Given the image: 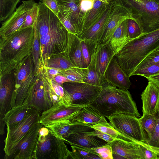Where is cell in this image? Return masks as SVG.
I'll list each match as a JSON object with an SVG mask.
<instances>
[{
	"label": "cell",
	"instance_id": "54",
	"mask_svg": "<svg viewBox=\"0 0 159 159\" xmlns=\"http://www.w3.org/2000/svg\"><path fill=\"white\" fill-rule=\"evenodd\" d=\"M156 2L159 4V0H154Z\"/></svg>",
	"mask_w": 159,
	"mask_h": 159
},
{
	"label": "cell",
	"instance_id": "36",
	"mask_svg": "<svg viewBox=\"0 0 159 159\" xmlns=\"http://www.w3.org/2000/svg\"><path fill=\"white\" fill-rule=\"evenodd\" d=\"M91 127L94 129L98 130L109 135L114 139L120 138L129 141L136 140L120 133L112 127L109 122L97 124L93 125Z\"/></svg>",
	"mask_w": 159,
	"mask_h": 159
},
{
	"label": "cell",
	"instance_id": "20",
	"mask_svg": "<svg viewBox=\"0 0 159 159\" xmlns=\"http://www.w3.org/2000/svg\"><path fill=\"white\" fill-rule=\"evenodd\" d=\"M114 56L108 43L97 45L95 51V63L98 78L102 86L105 71Z\"/></svg>",
	"mask_w": 159,
	"mask_h": 159
},
{
	"label": "cell",
	"instance_id": "29",
	"mask_svg": "<svg viewBox=\"0 0 159 159\" xmlns=\"http://www.w3.org/2000/svg\"><path fill=\"white\" fill-rule=\"evenodd\" d=\"M70 60L76 67L81 68H87L83 58L81 46V39L75 35L69 53Z\"/></svg>",
	"mask_w": 159,
	"mask_h": 159
},
{
	"label": "cell",
	"instance_id": "40",
	"mask_svg": "<svg viewBox=\"0 0 159 159\" xmlns=\"http://www.w3.org/2000/svg\"><path fill=\"white\" fill-rule=\"evenodd\" d=\"M159 62V48L148 55L138 66L135 70L140 69Z\"/></svg>",
	"mask_w": 159,
	"mask_h": 159
},
{
	"label": "cell",
	"instance_id": "1",
	"mask_svg": "<svg viewBox=\"0 0 159 159\" xmlns=\"http://www.w3.org/2000/svg\"><path fill=\"white\" fill-rule=\"evenodd\" d=\"M34 23L40 39L43 68L46 66L52 57L62 56L70 59L69 53L75 34L69 33L58 16L42 2Z\"/></svg>",
	"mask_w": 159,
	"mask_h": 159
},
{
	"label": "cell",
	"instance_id": "46",
	"mask_svg": "<svg viewBox=\"0 0 159 159\" xmlns=\"http://www.w3.org/2000/svg\"><path fill=\"white\" fill-rule=\"evenodd\" d=\"M154 131L151 137L145 143L156 149H159V116Z\"/></svg>",
	"mask_w": 159,
	"mask_h": 159
},
{
	"label": "cell",
	"instance_id": "48",
	"mask_svg": "<svg viewBox=\"0 0 159 159\" xmlns=\"http://www.w3.org/2000/svg\"><path fill=\"white\" fill-rule=\"evenodd\" d=\"M85 133L88 135L97 136L104 140L108 143H111L115 139L109 135L96 129H94V130L92 132H86Z\"/></svg>",
	"mask_w": 159,
	"mask_h": 159
},
{
	"label": "cell",
	"instance_id": "13",
	"mask_svg": "<svg viewBox=\"0 0 159 159\" xmlns=\"http://www.w3.org/2000/svg\"><path fill=\"white\" fill-rule=\"evenodd\" d=\"M23 103L27 104L41 113L53 105L48 94L41 71L36 74L34 84Z\"/></svg>",
	"mask_w": 159,
	"mask_h": 159
},
{
	"label": "cell",
	"instance_id": "45",
	"mask_svg": "<svg viewBox=\"0 0 159 159\" xmlns=\"http://www.w3.org/2000/svg\"><path fill=\"white\" fill-rule=\"evenodd\" d=\"M140 146L143 152V159H158L159 149L151 147L144 142L141 143Z\"/></svg>",
	"mask_w": 159,
	"mask_h": 159
},
{
	"label": "cell",
	"instance_id": "14",
	"mask_svg": "<svg viewBox=\"0 0 159 159\" xmlns=\"http://www.w3.org/2000/svg\"><path fill=\"white\" fill-rule=\"evenodd\" d=\"M15 81L14 70L0 75V134L5 133V124L3 119L11 109V103Z\"/></svg>",
	"mask_w": 159,
	"mask_h": 159
},
{
	"label": "cell",
	"instance_id": "56",
	"mask_svg": "<svg viewBox=\"0 0 159 159\" xmlns=\"http://www.w3.org/2000/svg\"><path fill=\"white\" fill-rule=\"evenodd\" d=\"M158 116H159V112L158 114Z\"/></svg>",
	"mask_w": 159,
	"mask_h": 159
},
{
	"label": "cell",
	"instance_id": "52",
	"mask_svg": "<svg viewBox=\"0 0 159 159\" xmlns=\"http://www.w3.org/2000/svg\"><path fill=\"white\" fill-rule=\"evenodd\" d=\"M148 81H150L159 88V73L146 78Z\"/></svg>",
	"mask_w": 159,
	"mask_h": 159
},
{
	"label": "cell",
	"instance_id": "2",
	"mask_svg": "<svg viewBox=\"0 0 159 159\" xmlns=\"http://www.w3.org/2000/svg\"><path fill=\"white\" fill-rule=\"evenodd\" d=\"M34 36L33 25L0 39V75L14 70L32 54Z\"/></svg>",
	"mask_w": 159,
	"mask_h": 159
},
{
	"label": "cell",
	"instance_id": "16",
	"mask_svg": "<svg viewBox=\"0 0 159 159\" xmlns=\"http://www.w3.org/2000/svg\"><path fill=\"white\" fill-rule=\"evenodd\" d=\"M142 142L120 138L115 139L109 143L113 159H143L140 146Z\"/></svg>",
	"mask_w": 159,
	"mask_h": 159
},
{
	"label": "cell",
	"instance_id": "44",
	"mask_svg": "<svg viewBox=\"0 0 159 159\" xmlns=\"http://www.w3.org/2000/svg\"><path fill=\"white\" fill-rule=\"evenodd\" d=\"M91 149L98 154L101 159H113L111 147L109 143L101 147Z\"/></svg>",
	"mask_w": 159,
	"mask_h": 159
},
{
	"label": "cell",
	"instance_id": "28",
	"mask_svg": "<svg viewBox=\"0 0 159 159\" xmlns=\"http://www.w3.org/2000/svg\"><path fill=\"white\" fill-rule=\"evenodd\" d=\"M31 107L27 104L23 103L12 108L5 115L3 122L7 126L17 123L23 119Z\"/></svg>",
	"mask_w": 159,
	"mask_h": 159
},
{
	"label": "cell",
	"instance_id": "9",
	"mask_svg": "<svg viewBox=\"0 0 159 159\" xmlns=\"http://www.w3.org/2000/svg\"><path fill=\"white\" fill-rule=\"evenodd\" d=\"M116 130L126 136L145 143L147 139L139 119L130 115L119 113L107 117Z\"/></svg>",
	"mask_w": 159,
	"mask_h": 159
},
{
	"label": "cell",
	"instance_id": "31",
	"mask_svg": "<svg viewBox=\"0 0 159 159\" xmlns=\"http://www.w3.org/2000/svg\"><path fill=\"white\" fill-rule=\"evenodd\" d=\"M34 36L32 55L36 74H39L43 69L41 61V50L39 36L38 30L34 22L33 25Z\"/></svg>",
	"mask_w": 159,
	"mask_h": 159
},
{
	"label": "cell",
	"instance_id": "11",
	"mask_svg": "<svg viewBox=\"0 0 159 159\" xmlns=\"http://www.w3.org/2000/svg\"><path fill=\"white\" fill-rule=\"evenodd\" d=\"M43 126L39 122L33 125L16 146L10 159H36L39 131Z\"/></svg>",
	"mask_w": 159,
	"mask_h": 159
},
{
	"label": "cell",
	"instance_id": "24",
	"mask_svg": "<svg viewBox=\"0 0 159 159\" xmlns=\"http://www.w3.org/2000/svg\"><path fill=\"white\" fill-rule=\"evenodd\" d=\"M85 133L71 134L64 141L70 145L78 146L88 148L99 147L108 143L97 136L88 135Z\"/></svg>",
	"mask_w": 159,
	"mask_h": 159
},
{
	"label": "cell",
	"instance_id": "35",
	"mask_svg": "<svg viewBox=\"0 0 159 159\" xmlns=\"http://www.w3.org/2000/svg\"><path fill=\"white\" fill-rule=\"evenodd\" d=\"M75 66L68 57L62 56H56L50 58L46 67L63 70Z\"/></svg>",
	"mask_w": 159,
	"mask_h": 159
},
{
	"label": "cell",
	"instance_id": "55",
	"mask_svg": "<svg viewBox=\"0 0 159 159\" xmlns=\"http://www.w3.org/2000/svg\"><path fill=\"white\" fill-rule=\"evenodd\" d=\"M158 159H159V152L158 153Z\"/></svg>",
	"mask_w": 159,
	"mask_h": 159
},
{
	"label": "cell",
	"instance_id": "30",
	"mask_svg": "<svg viewBox=\"0 0 159 159\" xmlns=\"http://www.w3.org/2000/svg\"><path fill=\"white\" fill-rule=\"evenodd\" d=\"M73 124L70 120L61 121L46 126L51 133L64 140L72 133Z\"/></svg>",
	"mask_w": 159,
	"mask_h": 159
},
{
	"label": "cell",
	"instance_id": "8",
	"mask_svg": "<svg viewBox=\"0 0 159 159\" xmlns=\"http://www.w3.org/2000/svg\"><path fill=\"white\" fill-rule=\"evenodd\" d=\"M69 151L64 141L52 134L48 128L40 130L36 159H67Z\"/></svg>",
	"mask_w": 159,
	"mask_h": 159
},
{
	"label": "cell",
	"instance_id": "33",
	"mask_svg": "<svg viewBox=\"0 0 159 159\" xmlns=\"http://www.w3.org/2000/svg\"><path fill=\"white\" fill-rule=\"evenodd\" d=\"M87 67L81 68L75 66L61 70L59 74L65 77L70 82H84V80L87 76Z\"/></svg>",
	"mask_w": 159,
	"mask_h": 159
},
{
	"label": "cell",
	"instance_id": "12",
	"mask_svg": "<svg viewBox=\"0 0 159 159\" xmlns=\"http://www.w3.org/2000/svg\"><path fill=\"white\" fill-rule=\"evenodd\" d=\"M85 106L74 104L68 106L59 103L54 104L49 109L41 113L39 122L46 127L61 121H71Z\"/></svg>",
	"mask_w": 159,
	"mask_h": 159
},
{
	"label": "cell",
	"instance_id": "57",
	"mask_svg": "<svg viewBox=\"0 0 159 159\" xmlns=\"http://www.w3.org/2000/svg\"></svg>",
	"mask_w": 159,
	"mask_h": 159
},
{
	"label": "cell",
	"instance_id": "5",
	"mask_svg": "<svg viewBox=\"0 0 159 159\" xmlns=\"http://www.w3.org/2000/svg\"><path fill=\"white\" fill-rule=\"evenodd\" d=\"M119 0L139 25L142 34L159 29V4L154 0Z\"/></svg>",
	"mask_w": 159,
	"mask_h": 159
},
{
	"label": "cell",
	"instance_id": "37",
	"mask_svg": "<svg viewBox=\"0 0 159 159\" xmlns=\"http://www.w3.org/2000/svg\"><path fill=\"white\" fill-rule=\"evenodd\" d=\"M97 46V42L88 39H81V46L84 60L87 68L91 57Z\"/></svg>",
	"mask_w": 159,
	"mask_h": 159
},
{
	"label": "cell",
	"instance_id": "22",
	"mask_svg": "<svg viewBox=\"0 0 159 159\" xmlns=\"http://www.w3.org/2000/svg\"><path fill=\"white\" fill-rule=\"evenodd\" d=\"M113 6V0L102 17L89 28L77 35L80 39H88L98 43L106 28Z\"/></svg>",
	"mask_w": 159,
	"mask_h": 159
},
{
	"label": "cell",
	"instance_id": "42",
	"mask_svg": "<svg viewBox=\"0 0 159 159\" xmlns=\"http://www.w3.org/2000/svg\"><path fill=\"white\" fill-rule=\"evenodd\" d=\"M127 20L129 36L130 39H135L142 34V30L135 21L131 18L127 19Z\"/></svg>",
	"mask_w": 159,
	"mask_h": 159
},
{
	"label": "cell",
	"instance_id": "50",
	"mask_svg": "<svg viewBox=\"0 0 159 159\" xmlns=\"http://www.w3.org/2000/svg\"><path fill=\"white\" fill-rule=\"evenodd\" d=\"M61 70L48 67L43 68V71L44 73L49 79H52L56 75L59 74Z\"/></svg>",
	"mask_w": 159,
	"mask_h": 159
},
{
	"label": "cell",
	"instance_id": "26",
	"mask_svg": "<svg viewBox=\"0 0 159 159\" xmlns=\"http://www.w3.org/2000/svg\"><path fill=\"white\" fill-rule=\"evenodd\" d=\"M127 19L123 21L117 28L108 42L115 56L132 40L129 36Z\"/></svg>",
	"mask_w": 159,
	"mask_h": 159
},
{
	"label": "cell",
	"instance_id": "49",
	"mask_svg": "<svg viewBox=\"0 0 159 159\" xmlns=\"http://www.w3.org/2000/svg\"><path fill=\"white\" fill-rule=\"evenodd\" d=\"M57 16L60 12L57 0H42V2Z\"/></svg>",
	"mask_w": 159,
	"mask_h": 159
},
{
	"label": "cell",
	"instance_id": "41",
	"mask_svg": "<svg viewBox=\"0 0 159 159\" xmlns=\"http://www.w3.org/2000/svg\"><path fill=\"white\" fill-rule=\"evenodd\" d=\"M159 73V62L145 68L135 70L131 76L135 75L141 76L145 78Z\"/></svg>",
	"mask_w": 159,
	"mask_h": 159
},
{
	"label": "cell",
	"instance_id": "19",
	"mask_svg": "<svg viewBox=\"0 0 159 159\" xmlns=\"http://www.w3.org/2000/svg\"><path fill=\"white\" fill-rule=\"evenodd\" d=\"M141 96L143 115L157 116L159 112V88L148 81Z\"/></svg>",
	"mask_w": 159,
	"mask_h": 159
},
{
	"label": "cell",
	"instance_id": "23",
	"mask_svg": "<svg viewBox=\"0 0 159 159\" xmlns=\"http://www.w3.org/2000/svg\"><path fill=\"white\" fill-rule=\"evenodd\" d=\"M57 1L60 12L73 23L78 35L82 0H57Z\"/></svg>",
	"mask_w": 159,
	"mask_h": 159
},
{
	"label": "cell",
	"instance_id": "53",
	"mask_svg": "<svg viewBox=\"0 0 159 159\" xmlns=\"http://www.w3.org/2000/svg\"><path fill=\"white\" fill-rule=\"evenodd\" d=\"M107 1L108 3H109L112 1V0H107Z\"/></svg>",
	"mask_w": 159,
	"mask_h": 159
},
{
	"label": "cell",
	"instance_id": "7",
	"mask_svg": "<svg viewBox=\"0 0 159 159\" xmlns=\"http://www.w3.org/2000/svg\"><path fill=\"white\" fill-rule=\"evenodd\" d=\"M41 112L32 107L25 118L16 124L7 126V134L4 140V158L10 159L18 143L35 124L39 122Z\"/></svg>",
	"mask_w": 159,
	"mask_h": 159
},
{
	"label": "cell",
	"instance_id": "27",
	"mask_svg": "<svg viewBox=\"0 0 159 159\" xmlns=\"http://www.w3.org/2000/svg\"><path fill=\"white\" fill-rule=\"evenodd\" d=\"M109 4L107 0H94L93 7L85 18L82 32L99 20L107 10Z\"/></svg>",
	"mask_w": 159,
	"mask_h": 159
},
{
	"label": "cell",
	"instance_id": "34",
	"mask_svg": "<svg viewBox=\"0 0 159 159\" xmlns=\"http://www.w3.org/2000/svg\"><path fill=\"white\" fill-rule=\"evenodd\" d=\"M158 116L143 115L139 118L146 137V141L149 139L153 134L158 122Z\"/></svg>",
	"mask_w": 159,
	"mask_h": 159
},
{
	"label": "cell",
	"instance_id": "10",
	"mask_svg": "<svg viewBox=\"0 0 159 159\" xmlns=\"http://www.w3.org/2000/svg\"><path fill=\"white\" fill-rule=\"evenodd\" d=\"M62 86L70 96L72 104L84 105L92 102L99 95L102 87L84 82H66Z\"/></svg>",
	"mask_w": 159,
	"mask_h": 159
},
{
	"label": "cell",
	"instance_id": "6",
	"mask_svg": "<svg viewBox=\"0 0 159 159\" xmlns=\"http://www.w3.org/2000/svg\"><path fill=\"white\" fill-rule=\"evenodd\" d=\"M15 81L11 103V108L22 105L34 83L36 74L32 54L15 70Z\"/></svg>",
	"mask_w": 159,
	"mask_h": 159
},
{
	"label": "cell",
	"instance_id": "39",
	"mask_svg": "<svg viewBox=\"0 0 159 159\" xmlns=\"http://www.w3.org/2000/svg\"><path fill=\"white\" fill-rule=\"evenodd\" d=\"M95 50L92 56L90 62L87 67V74L83 82L93 85L101 86L99 81L96 68L95 59Z\"/></svg>",
	"mask_w": 159,
	"mask_h": 159
},
{
	"label": "cell",
	"instance_id": "15",
	"mask_svg": "<svg viewBox=\"0 0 159 159\" xmlns=\"http://www.w3.org/2000/svg\"><path fill=\"white\" fill-rule=\"evenodd\" d=\"M36 3L33 0L22 1L13 13L2 23L0 28V39L5 38L20 29L28 11Z\"/></svg>",
	"mask_w": 159,
	"mask_h": 159
},
{
	"label": "cell",
	"instance_id": "4",
	"mask_svg": "<svg viewBox=\"0 0 159 159\" xmlns=\"http://www.w3.org/2000/svg\"><path fill=\"white\" fill-rule=\"evenodd\" d=\"M158 48L159 29L131 40L114 56L120 66L130 77L140 63Z\"/></svg>",
	"mask_w": 159,
	"mask_h": 159
},
{
	"label": "cell",
	"instance_id": "38",
	"mask_svg": "<svg viewBox=\"0 0 159 159\" xmlns=\"http://www.w3.org/2000/svg\"><path fill=\"white\" fill-rule=\"evenodd\" d=\"M20 0H0V21H4L15 11Z\"/></svg>",
	"mask_w": 159,
	"mask_h": 159
},
{
	"label": "cell",
	"instance_id": "51",
	"mask_svg": "<svg viewBox=\"0 0 159 159\" xmlns=\"http://www.w3.org/2000/svg\"><path fill=\"white\" fill-rule=\"evenodd\" d=\"M57 84L62 85L66 82H70L63 76L58 74L55 76L52 79Z\"/></svg>",
	"mask_w": 159,
	"mask_h": 159
},
{
	"label": "cell",
	"instance_id": "3",
	"mask_svg": "<svg viewBox=\"0 0 159 159\" xmlns=\"http://www.w3.org/2000/svg\"><path fill=\"white\" fill-rule=\"evenodd\" d=\"M102 89L90 104L106 117L119 113L140 116L135 102L128 90L120 89L104 80Z\"/></svg>",
	"mask_w": 159,
	"mask_h": 159
},
{
	"label": "cell",
	"instance_id": "21",
	"mask_svg": "<svg viewBox=\"0 0 159 159\" xmlns=\"http://www.w3.org/2000/svg\"><path fill=\"white\" fill-rule=\"evenodd\" d=\"M41 73L48 94L53 104L59 103L68 106L72 104L71 99L63 86L49 79L43 70Z\"/></svg>",
	"mask_w": 159,
	"mask_h": 159
},
{
	"label": "cell",
	"instance_id": "18",
	"mask_svg": "<svg viewBox=\"0 0 159 159\" xmlns=\"http://www.w3.org/2000/svg\"><path fill=\"white\" fill-rule=\"evenodd\" d=\"M104 80L111 85L124 90L129 89L131 84L129 77L120 66L115 56L105 71Z\"/></svg>",
	"mask_w": 159,
	"mask_h": 159
},
{
	"label": "cell",
	"instance_id": "32",
	"mask_svg": "<svg viewBox=\"0 0 159 159\" xmlns=\"http://www.w3.org/2000/svg\"><path fill=\"white\" fill-rule=\"evenodd\" d=\"M72 149L70 152L69 159H100L98 154L91 148L76 145H71Z\"/></svg>",
	"mask_w": 159,
	"mask_h": 159
},
{
	"label": "cell",
	"instance_id": "47",
	"mask_svg": "<svg viewBox=\"0 0 159 159\" xmlns=\"http://www.w3.org/2000/svg\"><path fill=\"white\" fill-rule=\"evenodd\" d=\"M57 16L64 27L69 33L77 35L75 26L70 20L64 16L60 12L58 13Z\"/></svg>",
	"mask_w": 159,
	"mask_h": 159
},
{
	"label": "cell",
	"instance_id": "43",
	"mask_svg": "<svg viewBox=\"0 0 159 159\" xmlns=\"http://www.w3.org/2000/svg\"><path fill=\"white\" fill-rule=\"evenodd\" d=\"M38 11L39 4L36 3L33 8L28 11L25 20L20 29L33 25L37 16Z\"/></svg>",
	"mask_w": 159,
	"mask_h": 159
},
{
	"label": "cell",
	"instance_id": "25",
	"mask_svg": "<svg viewBox=\"0 0 159 159\" xmlns=\"http://www.w3.org/2000/svg\"><path fill=\"white\" fill-rule=\"evenodd\" d=\"M71 122L83 123L91 126L97 124L107 122L105 117L90 104L83 107Z\"/></svg>",
	"mask_w": 159,
	"mask_h": 159
},
{
	"label": "cell",
	"instance_id": "17",
	"mask_svg": "<svg viewBox=\"0 0 159 159\" xmlns=\"http://www.w3.org/2000/svg\"><path fill=\"white\" fill-rule=\"evenodd\" d=\"M113 6L103 33L97 45L108 43L116 29L125 20L131 18L126 9L119 0H113Z\"/></svg>",
	"mask_w": 159,
	"mask_h": 159
}]
</instances>
